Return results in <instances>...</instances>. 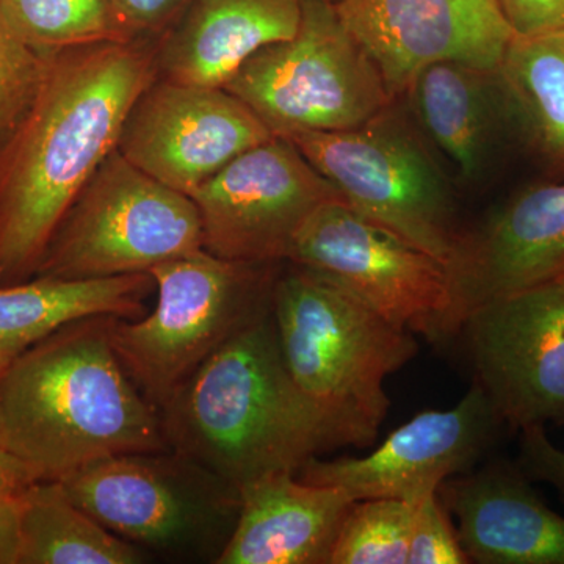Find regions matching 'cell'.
<instances>
[{"mask_svg":"<svg viewBox=\"0 0 564 564\" xmlns=\"http://www.w3.org/2000/svg\"><path fill=\"white\" fill-rule=\"evenodd\" d=\"M158 40L52 55L31 111L0 158V284L35 276L63 215L117 150L133 102L158 79Z\"/></svg>","mask_w":564,"mask_h":564,"instance_id":"obj_1","label":"cell"},{"mask_svg":"<svg viewBox=\"0 0 564 564\" xmlns=\"http://www.w3.org/2000/svg\"><path fill=\"white\" fill-rule=\"evenodd\" d=\"M113 315L62 326L0 377L6 447L41 480L122 454L170 451L158 408L111 343Z\"/></svg>","mask_w":564,"mask_h":564,"instance_id":"obj_2","label":"cell"},{"mask_svg":"<svg viewBox=\"0 0 564 564\" xmlns=\"http://www.w3.org/2000/svg\"><path fill=\"white\" fill-rule=\"evenodd\" d=\"M159 415L170 451L236 489L267 475L299 474L340 447L285 367L272 307L209 356Z\"/></svg>","mask_w":564,"mask_h":564,"instance_id":"obj_3","label":"cell"},{"mask_svg":"<svg viewBox=\"0 0 564 564\" xmlns=\"http://www.w3.org/2000/svg\"><path fill=\"white\" fill-rule=\"evenodd\" d=\"M272 314L292 380L328 419L340 447L373 445L391 408L386 380L417 355L414 333L293 263L274 280Z\"/></svg>","mask_w":564,"mask_h":564,"instance_id":"obj_4","label":"cell"},{"mask_svg":"<svg viewBox=\"0 0 564 564\" xmlns=\"http://www.w3.org/2000/svg\"><path fill=\"white\" fill-rule=\"evenodd\" d=\"M274 265L199 250L148 272L154 310L140 318L113 317L110 334L122 366L158 410L221 345L272 307Z\"/></svg>","mask_w":564,"mask_h":564,"instance_id":"obj_5","label":"cell"},{"mask_svg":"<svg viewBox=\"0 0 564 564\" xmlns=\"http://www.w3.org/2000/svg\"><path fill=\"white\" fill-rule=\"evenodd\" d=\"M302 6L295 35L251 55L225 90L278 137L348 131L399 101L334 3L302 0Z\"/></svg>","mask_w":564,"mask_h":564,"instance_id":"obj_6","label":"cell"},{"mask_svg":"<svg viewBox=\"0 0 564 564\" xmlns=\"http://www.w3.org/2000/svg\"><path fill=\"white\" fill-rule=\"evenodd\" d=\"M397 102L348 131L282 137L299 148L351 209L399 234L448 269L464 232L454 191Z\"/></svg>","mask_w":564,"mask_h":564,"instance_id":"obj_7","label":"cell"},{"mask_svg":"<svg viewBox=\"0 0 564 564\" xmlns=\"http://www.w3.org/2000/svg\"><path fill=\"white\" fill-rule=\"evenodd\" d=\"M203 250L198 207L115 150L63 215L35 276L101 280L148 273Z\"/></svg>","mask_w":564,"mask_h":564,"instance_id":"obj_8","label":"cell"},{"mask_svg":"<svg viewBox=\"0 0 564 564\" xmlns=\"http://www.w3.org/2000/svg\"><path fill=\"white\" fill-rule=\"evenodd\" d=\"M58 481L77 507L122 540L214 563L240 510L239 489L172 451L110 456Z\"/></svg>","mask_w":564,"mask_h":564,"instance_id":"obj_9","label":"cell"},{"mask_svg":"<svg viewBox=\"0 0 564 564\" xmlns=\"http://www.w3.org/2000/svg\"><path fill=\"white\" fill-rule=\"evenodd\" d=\"M288 262L334 282L392 325L437 343L451 304L447 267L343 199L307 218Z\"/></svg>","mask_w":564,"mask_h":564,"instance_id":"obj_10","label":"cell"},{"mask_svg":"<svg viewBox=\"0 0 564 564\" xmlns=\"http://www.w3.org/2000/svg\"><path fill=\"white\" fill-rule=\"evenodd\" d=\"M203 250L243 263L288 261L293 240L323 204L343 199L284 137L245 151L191 196Z\"/></svg>","mask_w":564,"mask_h":564,"instance_id":"obj_11","label":"cell"},{"mask_svg":"<svg viewBox=\"0 0 564 564\" xmlns=\"http://www.w3.org/2000/svg\"><path fill=\"white\" fill-rule=\"evenodd\" d=\"M458 336L505 425L564 422V278L486 303Z\"/></svg>","mask_w":564,"mask_h":564,"instance_id":"obj_12","label":"cell"},{"mask_svg":"<svg viewBox=\"0 0 564 564\" xmlns=\"http://www.w3.org/2000/svg\"><path fill=\"white\" fill-rule=\"evenodd\" d=\"M273 137L225 88L158 77L133 102L117 150L141 172L192 196L234 159Z\"/></svg>","mask_w":564,"mask_h":564,"instance_id":"obj_13","label":"cell"},{"mask_svg":"<svg viewBox=\"0 0 564 564\" xmlns=\"http://www.w3.org/2000/svg\"><path fill=\"white\" fill-rule=\"evenodd\" d=\"M505 423L480 384L448 410H430L393 430L361 458H313L299 477L344 489L352 500L397 499L411 505L436 494L448 478L470 473Z\"/></svg>","mask_w":564,"mask_h":564,"instance_id":"obj_14","label":"cell"},{"mask_svg":"<svg viewBox=\"0 0 564 564\" xmlns=\"http://www.w3.org/2000/svg\"><path fill=\"white\" fill-rule=\"evenodd\" d=\"M334 7L399 101L430 63L496 70L516 35L497 0H340Z\"/></svg>","mask_w":564,"mask_h":564,"instance_id":"obj_15","label":"cell"},{"mask_svg":"<svg viewBox=\"0 0 564 564\" xmlns=\"http://www.w3.org/2000/svg\"><path fill=\"white\" fill-rule=\"evenodd\" d=\"M451 273V304L436 344L458 337L478 307L564 278V182L519 192L473 232H463Z\"/></svg>","mask_w":564,"mask_h":564,"instance_id":"obj_16","label":"cell"},{"mask_svg":"<svg viewBox=\"0 0 564 564\" xmlns=\"http://www.w3.org/2000/svg\"><path fill=\"white\" fill-rule=\"evenodd\" d=\"M530 481L519 464L496 462L440 486L470 563L564 564V518Z\"/></svg>","mask_w":564,"mask_h":564,"instance_id":"obj_17","label":"cell"},{"mask_svg":"<svg viewBox=\"0 0 564 564\" xmlns=\"http://www.w3.org/2000/svg\"><path fill=\"white\" fill-rule=\"evenodd\" d=\"M240 510L215 564H329L355 500L296 474L267 475L239 489Z\"/></svg>","mask_w":564,"mask_h":564,"instance_id":"obj_18","label":"cell"},{"mask_svg":"<svg viewBox=\"0 0 564 564\" xmlns=\"http://www.w3.org/2000/svg\"><path fill=\"white\" fill-rule=\"evenodd\" d=\"M302 0H193L158 40L161 79L225 88L256 52L292 39Z\"/></svg>","mask_w":564,"mask_h":564,"instance_id":"obj_19","label":"cell"},{"mask_svg":"<svg viewBox=\"0 0 564 564\" xmlns=\"http://www.w3.org/2000/svg\"><path fill=\"white\" fill-rule=\"evenodd\" d=\"M406 96L419 124L462 180L480 181L492 161L505 113L496 70L434 62L415 74Z\"/></svg>","mask_w":564,"mask_h":564,"instance_id":"obj_20","label":"cell"},{"mask_svg":"<svg viewBox=\"0 0 564 564\" xmlns=\"http://www.w3.org/2000/svg\"><path fill=\"white\" fill-rule=\"evenodd\" d=\"M155 291L150 273L101 280H31L0 284V377L29 348L62 326L93 315L140 318Z\"/></svg>","mask_w":564,"mask_h":564,"instance_id":"obj_21","label":"cell"},{"mask_svg":"<svg viewBox=\"0 0 564 564\" xmlns=\"http://www.w3.org/2000/svg\"><path fill=\"white\" fill-rule=\"evenodd\" d=\"M496 80L527 144L552 172L564 174V28L516 33Z\"/></svg>","mask_w":564,"mask_h":564,"instance_id":"obj_22","label":"cell"},{"mask_svg":"<svg viewBox=\"0 0 564 564\" xmlns=\"http://www.w3.org/2000/svg\"><path fill=\"white\" fill-rule=\"evenodd\" d=\"M147 555L77 507L58 480L21 496L18 564H137Z\"/></svg>","mask_w":564,"mask_h":564,"instance_id":"obj_23","label":"cell"},{"mask_svg":"<svg viewBox=\"0 0 564 564\" xmlns=\"http://www.w3.org/2000/svg\"><path fill=\"white\" fill-rule=\"evenodd\" d=\"M0 17L22 43L44 57L133 40L113 0H0Z\"/></svg>","mask_w":564,"mask_h":564,"instance_id":"obj_24","label":"cell"},{"mask_svg":"<svg viewBox=\"0 0 564 564\" xmlns=\"http://www.w3.org/2000/svg\"><path fill=\"white\" fill-rule=\"evenodd\" d=\"M414 507L397 499L355 500L329 564H408Z\"/></svg>","mask_w":564,"mask_h":564,"instance_id":"obj_25","label":"cell"},{"mask_svg":"<svg viewBox=\"0 0 564 564\" xmlns=\"http://www.w3.org/2000/svg\"><path fill=\"white\" fill-rule=\"evenodd\" d=\"M50 61L22 43L0 17V158L31 111Z\"/></svg>","mask_w":564,"mask_h":564,"instance_id":"obj_26","label":"cell"},{"mask_svg":"<svg viewBox=\"0 0 564 564\" xmlns=\"http://www.w3.org/2000/svg\"><path fill=\"white\" fill-rule=\"evenodd\" d=\"M413 507L408 564H469L452 516L437 492Z\"/></svg>","mask_w":564,"mask_h":564,"instance_id":"obj_27","label":"cell"},{"mask_svg":"<svg viewBox=\"0 0 564 564\" xmlns=\"http://www.w3.org/2000/svg\"><path fill=\"white\" fill-rule=\"evenodd\" d=\"M193 0H113L132 39H159L180 20Z\"/></svg>","mask_w":564,"mask_h":564,"instance_id":"obj_28","label":"cell"},{"mask_svg":"<svg viewBox=\"0 0 564 564\" xmlns=\"http://www.w3.org/2000/svg\"><path fill=\"white\" fill-rule=\"evenodd\" d=\"M519 467L530 480L551 485L564 500V452L555 447L544 426L521 430Z\"/></svg>","mask_w":564,"mask_h":564,"instance_id":"obj_29","label":"cell"},{"mask_svg":"<svg viewBox=\"0 0 564 564\" xmlns=\"http://www.w3.org/2000/svg\"><path fill=\"white\" fill-rule=\"evenodd\" d=\"M518 35L564 28V0H497Z\"/></svg>","mask_w":564,"mask_h":564,"instance_id":"obj_30","label":"cell"},{"mask_svg":"<svg viewBox=\"0 0 564 564\" xmlns=\"http://www.w3.org/2000/svg\"><path fill=\"white\" fill-rule=\"evenodd\" d=\"M40 480V475L31 464L0 445V499L20 497Z\"/></svg>","mask_w":564,"mask_h":564,"instance_id":"obj_31","label":"cell"},{"mask_svg":"<svg viewBox=\"0 0 564 564\" xmlns=\"http://www.w3.org/2000/svg\"><path fill=\"white\" fill-rule=\"evenodd\" d=\"M20 511L21 496L0 499V564H18Z\"/></svg>","mask_w":564,"mask_h":564,"instance_id":"obj_32","label":"cell"},{"mask_svg":"<svg viewBox=\"0 0 564 564\" xmlns=\"http://www.w3.org/2000/svg\"><path fill=\"white\" fill-rule=\"evenodd\" d=\"M0 445L6 447V426H3L2 406H0Z\"/></svg>","mask_w":564,"mask_h":564,"instance_id":"obj_33","label":"cell"},{"mask_svg":"<svg viewBox=\"0 0 564 564\" xmlns=\"http://www.w3.org/2000/svg\"><path fill=\"white\" fill-rule=\"evenodd\" d=\"M329 2L337 3V2H340V0H329Z\"/></svg>","mask_w":564,"mask_h":564,"instance_id":"obj_34","label":"cell"}]
</instances>
